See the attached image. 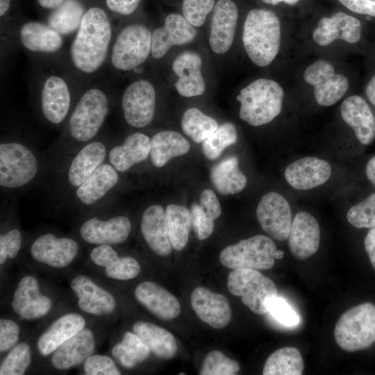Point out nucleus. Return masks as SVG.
<instances>
[{"label":"nucleus","mask_w":375,"mask_h":375,"mask_svg":"<svg viewBox=\"0 0 375 375\" xmlns=\"http://www.w3.org/2000/svg\"><path fill=\"white\" fill-rule=\"evenodd\" d=\"M364 245L370 262L375 269V228L370 229L367 234Z\"/></svg>","instance_id":"56"},{"label":"nucleus","mask_w":375,"mask_h":375,"mask_svg":"<svg viewBox=\"0 0 375 375\" xmlns=\"http://www.w3.org/2000/svg\"><path fill=\"white\" fill-rule=\"evenodd\" d=\"M190 211L192 216V228L197 239L204 240L208 238L214 231L215 220L208 217L198 203L192 204Z\"/></svg>","instance_id":"49"},{"label":"nucleus","mask_w":375,"mask_h":375,"mask_svg":"<svg viewBox=\"0 0 375 375\" xmlns=\"http://www.w3.org/2000/svg\"><path fill=\"white\" fill-rule=\"evenodd\" d=\"M108 112L109 100L102 90L92 88L84 92L68 119L67 138L72 144L61 165L78 149L94 140Z\"/></svg>","instance_id":"2"},{"label":"nucleus","mask_w":375,"mask_h":375,"mask_svg":"<svg viewBox=\"0 0 375 375\" xmlns=\"http://www.w3.org/2000/svg\"><path fill=\"white\" fill-rule=\"evenodd\" d=\"M19 335V327L10 319H0V351L8 350L17 343Z\"/></svg>","instance_id":"52"},{"label":"nucleus","mask_w":375,"mask_h":375,"mask_svg":"<svg viewBox=\"0 0 375 375\" xmlns=\"http://www.w3.org/2000/svg\"><path fill=\"white\" fill-rule=\"evenodd\" d=\"M141 0H106L108 8L122 15H130L138 8Z\"/></svg>","instance_id":"55"},{"label":"nucleus","mask_w":375,"mask_h":375,"mask_svg":"<svg viewBox=\"0 0 375 375\" xmlns=\"http://www.w3.org/2000/svg\"><path fill=\"white\" fill-rule=\"evenodd\" d=\"M78 244L69 238L45 233L37 238L30 249L34 260L56 268L69 265L76 256Z\"/></svg>","instance_id":"16"},{"label":"nucleus","mask_w":375,"mask_h":375,"mask_svg":"<svg viewBox=\"0 0 375 375\" xmlns=\"http://www.w3.org/2000/svg\"><path fill=\"white\" fill-rule=\"evenodd\" d=\"M198 317L215 328H223L230 322L231 310L227 299L203 287L196 288L190 297Z\"/></svg>","instance_id":"21"},{"label":"nucleus","mask_w":375,"mask_h":375,"mask_svg":"<svg viewBox=\"0 0 375 375\" xmlns=\"http://www.w3.org/2000/svg\"><path fill=\"white\" fill-rule=\"evenodd\" d=\"M71 288L78 298L79 308L84 312L101 315L110 313L115 308L114 297L88 276L79 275L74 277Z\"/></svg>","instance_id":"30"},{"label":"nucleus","mask_w":375,"mask_h":375,"mask_svg":"<svg viewBox=\"0 0 375 375\" xmlns=\"http://www.w3.org/2000/svg\"><path fill=\"white\" fill-rule=\"evenodd\" d=\"M349 10L361 15L375 17V0H338Z\"/></svg>","instance_id":"54"},{"label":"nucleus","mask_w":375,"mask_h":375,"mask_svg":"<svg viewBox=\"0 0 375 375\" xmlns=\"http://www.w3.org/2000/svg\"><path fill=\"white\" fill-rule=\"evenodd\" d=\"M262 1L267 4L276 6L283 2L288 5H294L297 3H298L300 0H262Z\"/></svg>","instance_id":"60"},{"label":"nucleus","mask_w":375,"mask_h":375,"mask_svg":"<svg viewBox=\"0 0 375 375\" xmlns=\"http://www.w3.org/2000/svg\"><path fill=\"white\" fill-rule=\"evenodd\" d=\"M119 172L107 160L72 194L71 198L76 206L92 207L101 204L119 182Z\"/></svg>","instance_id":"14"},{"label":"nucleus","mask_w":375,"mask_h":375,"mask_svg":"<svg viewBox=\"0 0 375 375\" xmlns=\"http://www.w3.org/2000/svg\"><path fill=\"white\" fill-rule=\"evenodd\" d=\"M288 239L294 256L301 260L308 259L319 247L320 228L317 219L308 212H299L292 220Z\"/></svg>","instance_id":"20"},{"label":"nucleus","mask_w":375,"mask_h":375,"mask_svg":"<svg viewBox=\"0 0 375 375\" xmlns=\"http://www.w3.org/2000/svg\"><path fill=\"white\" fill-rule=\"evenodd\" d=\"M362 34V24L356 17L343 12L319 19L312 33L314 42L324 47L338 39L350 44L358 42Z\"/></svg>","instance_id":"19"},{"label":"nucleus","mask_w":375,"mask_h":375,"mask_svg":"<svg viewBox=\"0 0 375 375\" xmlns=\"http://www.w3.org/2000/svg\"><path fill=\"white\" fill-rule=\"evenodd\" d=\"M242 42L253 64L259 67L271 64L281 44V23L277 15L267 9L251 10L244 23Z\"/></svg>","instance_id":"3"},{"label":"nucleus","mask_w":375,"mask_h":375,"mask_svg":"<svg viewBox=\"0 0 375 375\" xmlns=\"http://www.w3.org/2000/svg\"><path fill=\"white\" fill-rule=\"evenodd\" d=\"M196 35L194 26L183 16L169 14L165 18L164 26L151 33V53L156 59L161 58L172 47L189 43Z\"/></svg>","instance_id":"17"},{"label":"nucleus","mask_w":375,"mask_h":375,"mask_svg":"<svg viewBox=\"0 0 375 375\" xmlns=\"http://www.w3.org/2000/svg\"><path fill=\"white\" fill-rule=\"evenodd\" d=\"M42 171L36 149L16 140L0 143V185L6 190L25 188L35 182Z\"/></svg>","instance_id":"4"},{"label":"nucleus","mask_w":375,"mask_h":375,"mask_svg":"<svg viewBox=\"0 0 375 375\" xmlns=\"http://www.w3.org/2000/svg\"><path fill=\"white\" fill-rule=\"evenodd\" d=\"M215 0H183V16L194 27L201 26Z\"/></svg>","instance_id":"47"},{"label":"nucleus","mask_w":375,"mask_h":375,"mask_svg":"<svg viewBox=\"0 0 375 375\" xmlns=\"http://www.w3.org/2000/svg\"><path fill=\"white\" fill-rule=\"evenodd\" d=\"M238 133L235 126L231 122H225L202 143L203 155L209 160L217 158L227 147L236 142Z\"/></svg>","instance_id":"43"},{"label":"nucleus","mask_w":375,"mask_h":375,"mask_svg":"<svg viewBox=\"0 0 375 375\" xmlns=\"http://www.w3.org/2000/svg\"><path fill=\"white\" fill-rule=\"evenodd\" d=\"M334 337L338 345L346 351L371 347L375 342V306L366 302L344 312L336 323Z\"/></svg>","instance_id":"6"},{"label":"nucleus","mask_w":375,"mask_h":375,"mask_svg":"<svg viewBox=\"0 0 375 375\" xmlns=\"http://www.w3.org/2000/svg\"><path fill=\"white\" fill-rule=\"evenodd\" d=\"M90 256L95 265L105 267L107 276L114 279H131L140 272V266L135 258L130 256L119 257L109 244L97 245L92 249Z\"/></svg>","instance_id":"32"},{"label":"nucleus","mask_w":375,"mask_h":375,"mask_svg":"<svg viewBox=\"0 0 375 375\" xmlns=\"http://www.w3.org/2000/svg\"><path fill=\"white\" fill-rule=\"evenodd\" d=\"M85 12L80 0H64L49 14L47 24L61 35H67L78 31Z\"/></svg>","instance_id":"38"},{"label":"nucleus","mask_w":375,"mask_h":375,"mask_svg":"<svg viewBox=\"0 0 375 375\" xmlns=\"http://www.w3.org/2000/svg\"><path fill=\"white\" fill-rule=\"evenodd\" d=\"M131 231V221L125 215H115L106 219L92 217L86 219L79 228L84 241L97 245L122 243L126 240Z\"/></svg>","instance_id":"15"},{"label":"nucleus","mask_w":375,"mask_h":375,"mask_svg":"<svg viewBox=\"0 0 375 375\" xmlns=\"http://www.w3.org/2000/svg\"><path fill=\"white\" fill-rule=\"evenodd\" d=\"M71 106V94L67 84L61 77L49 76L40 93V106L45 119L59 125L67 117Z\"/></svg>","instance_id":"22"},{"label":"nucleus","mask_w":375,"mask_h":375,"mask_svg":"<svg viewBox=\"0 0 375 375\" xmlns=\"http://www.w3.org/2000/svg\"><path fill=\"white\" fill-rule=\"evenodd\" d=\"M22 234L19 230L12 228L0 235V263L3 264L8 258H14L20 250Z\"/></svg>","instance_id":"51"},{"label":"nucleus","mask_w":375,"mask_h":375,"mask_svg":"<svg viewBox=\"0 0 375 375\" xmlns=\"http://www.w3.org/2000/svg\"><path fill=\"white\" fill-rule=\"evenodd\" d=\"M276 249L271 238L257 235L224 248L219 254V260L224 267L233 270L269 269L274 265Z\"/></svg>","instance_id":"9"},{"label":"nucleus","mask_w":375,"mask_h":375,"mask_svg":"<svg viewBox=\"0 0 375 375\" xmlns=\"http://www.w3.org/2000/svg\"><path fill=\"white\" fill-rule=\"evenodd\" d=\"M365 173L369 181L375 185V156L368 161Z\"/></svg>","instance_id":"58"},{"label":"nucleus","mask_w":375,"mask_h":375,"mask_svg":"<svg viewBox=\"0 0 375 375\" xmlns=\"http://www.w3.org/2000/svg\"><path fill=\"white\" fill-rule=\"evenodd\" d=\"M87 375H119L120 372L114 361L108 356L94 355L88 357L84 362Z\"/></svg>","instance_id":"50"},{"label":"nucleus","mask_w":375,"mask_h":375,"mask_svg":"<svg viewBox=\"0 0 375 375\" xmlns=\"http://www.w3.org/2000/svg\"><path fill=\"white\" fill-rule=\"evenodd\" d=\"M49 298L40 292L37 279L32 276L24 277L14 293L12 307L20 318L33 319L44 316L51 308Z\"/></svg>","instance_id":"24"},{"label":"nucleus","mask_w":375,"mask_h":375,"mask_svg":"<svg viewBox=\"0 0 375 375\" xmlns=\"http://www.w3.org/2000/svg\"><path fill=\"white\" fill-rule=\"evenodd\" d=\"M268 312L279 323L285 326H294L299 324V317L294 309L283 299L275 297L267 305Z\"/></svg>","instance_id":"48"},{"label":"nucleus","mask_w":375,"mask_h":375,"mask_svg":"<svg viewBox=\"0 0 375 375\" xmlns=\"http://www.w3.org/2000/svg\"><path fill=\"white\" fill-rule=\"evenodd\" d=\"M304 81L314 87L317 103L330 106L342 99L349 88L346 76L335 74L333 65L325 60H317L306 67Z\"/></svg>","instance_id":"11"},{"label":"nucleus","mask_w":375,"mask_h":375,"mask_svg":"<svg viewBox=\"0 0 375 375\" xmlns=\"http://www.w3.org/2000/svg\"><path fill=\"white\" fill-rule=\"evenodd\" d=\"M133 331L157 357L170 359L176 353V339L166 329L149 322H137L133 326Z\"/></svg>","instance_id":"37"},{"label":"nucleus","mask_w":375,"mask_h":375,"mask_svg":"<svg viewBox=\"0 0 375 375\" xmlns=\"http://www.w3.org/2000/svg\"><path fill=\"white\" fill-rule=\"evenodd\" d=\"M10 6V0H0V16L3 17L8 12Z\"/></svg>","instance_id":"61"},{"label":"nucleus","mask_w":375,"mask_h":375,"mask_svg":"<svg viewBox=\"0 0 375 375\" xmlns=\"http://www.w3.org/2000/svg\"><path fill=\"white\" fill-rule=\"evenodd\" d=\"M151 50V33L141 24H130L118 33L111 52V63L119 70L137 68L148 58Z\"/></svg>","instance_id":"10"},{"label":"nucleus","mask_w":375,"mask_h":375,"mask_svg":"<svg viewBox=\"0 0 375 375\" xmlns=\"http://www.w3.org/2000/svg\"><path fill=\"white\" fill-rule=\"evenodd\" d=\"M165 212L172 247L175 250H182L188 244L192 226L190 211L183 206L169 204Z\"/></svg>","instance_id":"40"},{"label":"nucleus","mask_w":375,"mask_h":375,"mask_svg":"<svg viewBox=\"0 0 375 375\" xmlns=\"http://www.w3.org/2000/svg\"><path fill=\"white\" fill-rule=\"evenodd\" d=\"M238 18V10L232 0H219L215 6L209 35V44L217 54L231 47Z\"/></svg>","instance_id":"18"},{"label":"nucleus","mask_w":375,"mask_h":375,"mask_svg":"<svg viewBox=\"0 0 375 375\" xmlns=\"http://www.w3.org/2000/svg\"><path fill=\"white\" fill-rule=\"evenodd\" d=\"M39 5L45 9L53 10L58 8L64 0H37Z\"/></svg>","instance_id":"59"},{"label":"nucleus","mask_w":375,"mask_h":375,"mask_svg":"<svg viewBox=\"0 0 375 375\" xmlns=\"http://www.w3.org/2000/svg\"><path fill=\"white\" fill-rule=\"evenodd\" d=\"M93 333L83 329L62 344L51 357L52 365L63 370L80 365L92 356L94 350Z\"/></svg>","instance_id":"31"},{"label":"nucleus","mask_w":375,"mask_h":375,"mask_svg":"<svg viewBox=\"0 0 375 375\" xmlns=\"http://www.w3.org/2000/svg\"><path fill=\"white\" fill-rule=\"evenodd\" d=\"M240 370L237 361L228 358L219 351L210 352L205 358L199 374L234 375Z\"/></svg>","instance_id":"46"},{"label":"nucleus","mask_w":375,"mask_h":375,"mask_svg":"<svg viewBox=\"0 0 375 375\" xmlns=\"http://www.w3.org/2000/svg\"><path fill=\"white\" fill-rule=\"evenodd\" d=\"M29 346L19 343L10 351L0 367L1 375H22L31 363Z\"/></svg>","instance_id":"44"},{"label":"nucleus","mask_w":375,"mask_h":375,"mask_svg":"<svg viewBox=\"0 0 375 375\" xmlns=\"http://www.w3.org/2000/svg\"><path fill=\"white\" fill-rule=\"evenodd\" d=\"M142 235L149 248L157 255L166 256L172 251V244L165 210L152 204L143 212L140 221Z\"/></svg>","instance_id":"26"},{"label":"nucleus","mask_w":375,"mask_h":375,"mask_svg":"<svg viewBox=\"0 0 375 375\" xmlns=\"http://www.w3.org/2000/svg\"><path fill=\"white\" fill-rule=\"evenodd\" d=\"M303 360L300 351L295 347H287L277 349L267 359L264 375H301L303 372Z\"/></svg>","instance_id":"39"},{"label":"nucleus","mask_w":375,"mask_h":375,"mask_svg":"<svg viewBox=\"0 0 375 375\" xmlns=\"http://www.w3.org/2000/svg\"><path fill=\"white\" fill-rule=\"evenodd\" d=\"M331 174L329 163L322 159L307 156L290 164L285 170L287 182L301 190L312 189L325 183Z\"/></svg>","instance_id":"23"},{"label":"nucleus","mask_w":375,"mask_h":375,"mask_svg":"<svg viewBox=\"0 0 375 375\" xmlns=\"http://www.w3.org/2000/svg\"><path fill=\"white\" fill-rule=\"evenodd\" d=\"M347 218L356 228H375V193L351 207L347 212Z\"/></svg>","instance_id":"45"},{"label":"nucleus","mask_w":375,"mask_h":375,"mask_svg":"<svg viewBox=\"0 0 375 375\" xmlns=\"http://www.w3.org/2000/svg\"><path fill=\"white\" fill-rule=\"evenodd\" d=\"M136 299L156 317L164 320L176 318L181 312L178 299L158 284L144 281L135 290Z\"/></svg>","instance_id":"29"},{"label":"nucleus","mask_w":375,"mask_h":375,"mask_svg":"<svg viewBox=\"0 0 375 375\" xmlns=\"http://www.w3.org/2000/svg\"><path fill=\"white\" fill-rule=\"evenodd\" d=\"M256 217L265 232L272 238L283 241L288 238L292 223L288 201L279 193L265 194L256 208Z\"/></svg>","instance_id":"13"},{"label":"nucleus","mask_w":375,"mask_h":375,"mask_svg":"<svg viewBox=\"0 0 375 375\" xmlns=\"http://www.w3.org/2000/svg\"><path fill=\"white\" fill-rule=\"evenodd\" d=\"M227 287L253 312L260 315L268 312V303L278 294L275 283L253 269H233L228 274Z\"/></svg>","instance_id":"8"},{"label":"nucleus","mask_w":375,"mask_h":375,"mask_svg":"<svg viewBox=\"0 0 375 375\" xmlns=\"http://www.w3.org/2000/svg\"><path fill=\"white\" fill-rule=\"evenodd\" d=\"M150 349L145 342L135 333L126 332L121 342L114 346L112 353L126 368L134 367L146 360Z\"/></svg>","instance_id":"42"},{"label":"nucleus","mask_w":375,"mask_h":375,"mask_svg":"<svg viewBox=\"0 0 375 375\" xmlns=\"http://www.w3.org/2000/svg\"><path fill=\"white\" fill-rule=\"evenodd\" d=\"M199 205L207 215L213 220L219 217L222 214L220 203L211 189H205L202 191L199 198Z\"/></svg>","instance_id":"53"},{"label":"nucleus","mask_w":375,"mask_h":375,"mask_svg":"<svg viewBox=\"0 0 375 375\" xmlns=\"http://www.w3.org/2000/svg\"><path fill=\"white\" fill-rule=\"evenodd\" d=\"M150 159L155 167H162L168 161L187 153L190 149L189 141L173 131L158 132L151 138Z\"/></svg>","instance_id":"35"},{"label":"nucleus","mask_w":375,"mask_h":375,"mask_svg":"<svg viewBox=\"0 0 375 375\" xmlns=\"http://www.w3.org/2000/svg\"><path fill=\"white\" fill-rule=\"evenodd\" d=\"M183 133L196 143L203 142L218 127L217 121L196 108L186 110L181 118Z\"/></svg>","instance_id":"41"},{"label":"nucleus","mask_w":375,"mask_h":375,"mask_svg":"<svg viewBox=\"0 0 375 375\" xmlns=\"http://www.w3.org/2000/svg\"><path fill=\"white\" fill-rule=\"evenodd\" d=\"M284 92L275 81L259 78L242 88L237 96L240 118L253 126L266 124L281 111Z\"/></svg>","instance_id":"5"},{"label":"nucleus","mask_w":375,"mask_h":375,"mask_svg":"<svg viewBox=\"0 0 375 375\" xmlns=\"http://www.w3.org/2000/svg\"><path fill=\"white\" fill-rule=\"evenodd\" d=\"M340 113L361 144L368 145L374 141L375 117L362 97L353 95L345 99L341 105Z\"/></svg>","instance_id":"27"},{"label":"nucleus","mask_w":375,"mask_h":375,"mask_svg":"<svg viewBox=\"0 0 375 375\" xmlns=\"http://www.w3.org/2000/svg\"><path fill=\"white\" fill-rule=\"evenodd\" d=\"M109 146L94 139L74 152L59 168L57 185L63 194L72 197L93 172L107 160Z\"/></svg>","instance_id":"7"},{"label":"nucleus","mask_w":375,"mask_h":375,"mask_svg":"<svg viewBox=\"0 0 375 375\" xmlns=\"http://www.w3.org/2000/svg\"><path fill=\"white\" fill-rule=\"evenodd\" d=\"M365 93L370 103L375 106V74L367 83Z\"/></svg>","instance_id":"57"},{"label":"nucleus","mask_w":375,"mask_h":375,"mask_svg":"<svg viewBox=\"0 0 375 375\" xmlns=\"http://www.w3.org/2000/svg\"><path fill=\"white\" fill-rule=\"evenodd\" d=\"M202 60L193 51L180 53L172 63V70L178 76L175 88L178 94L185 97H192L203 94L206 84L201 74Z\"/></svg>","instance_id":"25"},{"label":"nucleus","mask_w":375,"mask_h":375,"mask_svg":"<svg viewBox=\"0 0 375 375\" xmlns=\"http://www.w3.org/2000/svg\"><path fill=\"white\" fill-rule=\"evenodd\" d=\"M210 181L216 190L223 195L235 194L246 186V176L239 169L238 158L229 156L215 165L210 172Z\"/></svg>","instance_id":"36"},{"label":"nucleus","mask_w":375,"mask_h":375,"mask_svg":"<svg viewBox=\"0 0 375 375\" xmlns=\"http://www.w3.org/2000/svg\"><path fill=\"white\" fill-rule=\"evenodd\" d=\"M151 138L142 133L127 136L122 143L109 147L107 161L119 173L129 170L148 158Z\"/></svg>","instance_id":"28"},{"label":"nucleus","mask_w":375,"mask_h":375,"mask_svg":"<svg viewBox=\"0 0 375 375\" xmlns=\"http://www.w3.org/2000/svg\"><path fill=\"white\" fill-rule=\"evenodd\" d=\"M111 38V24L106 11L97 6L88 9L70 47L74 66L84 74L97 72L106 59Z\"/></svg>","instance_id":"1"},{"label":"nucleus","mask_w":375,"mask_h":375,"mask_svg":"<svg viewBox=\"0 0 375 375\" xmlns=\"http://www.w3.org/2000/svg\"><path fill=\"white\" fill-rule=\"evenodd\" d=\"M156 108V90L147 80H138L124 90L122 108L125 121L135 128L147 126L152 121Z\"/></svg>","instance_id":"12"},{"label":"nucleus","mask_w":375,"mask_h":375,"mask_svg":"<svg viewBox=\"0 0 375 375\" xmlns=\"http://www.w3.org/2000/svg\"><path fill=\"white\" fill-rule=\"evenodd\" d=\"M274 256H275V258H276V259H281L284 256V253L281 250L276 249V251H275V253H274Z\"/></svg>","instance_id":"62"},{"label":"nucleus","mask_w":375,"mask_h":375,"mask_svg":"<svg viewBox=\"0 0 375 375\" xmlns=\"http://www.w3.org/2000/svg\"><path fill=\"white\" fill-rule=\"evenodd\" d=\"M84 318L76 313H69L56 320L40 337L37 347L43 356L54 352L62 344L82 331Z\"/></svg>","instance_id":"33"},{"label":"nucleus","mask_w":375,"mask_h":375,"mask_svg":"<svg viewBox=\"0 0 375 375\" xmlns=\"http://www.w3.org/2000/svg\"><path fill=\"white\" fill-rule=\"evenodd\" d=\"M19 39L23 47L32 52L53 53L62 47V35L47 24L28 22L20 28Z\"/></svg>","instance_id":"34"}]
</instances>
